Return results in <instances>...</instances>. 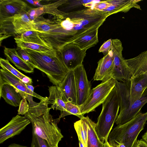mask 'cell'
I'll list each match as a JSON object with an SVG mask.
<instances>
[{
  "label": "cell",
  "instance_id": "cell-1",
  "mask_svg": "<svg viewBox=\"0 0 147 147\" xmlns=\"http://www.w3.org/2000/svg\"><path fill=\"white\" fill-rule=\"evenodd\" d=\"M108 17L103 11L91 8L66 12L61 18H53L54 26L51 31L38 34L47 46L57 51L83 34L98 29Z\"/></svg>",
  "mask_w": 147,
  "mask_h": 147
},
{
  "label": "cell",
  "instance_id": "cell-2",
  "mask_svg": "<svg viewBox=\"0 0 147 147\" xmlns=\"http://www.w3.org/2000/svg\"><path fill=\"white\" fill-rule=\"evenodd\" d=\"M48 105L47 98L36 106L29 107L25 116L30 121L32 129L38 136L46 140L51 147H58L63 137L57 124L60 118H53Z\"/></svg>",
  "mask_w": 147,
  "mask_h": 147
},
{
  "label": "cell",
  "instance_id": "cell-3",
  "mask_svg": "<svg viewBox=\"0 0 147 147\" xmlns=\"http://www.w3.org/2000/svg\"><path fill=\"white\" fill-rule=\"evenodd\" d=\"M37 67L45 73L54 86H60L69 71L60 57H53L28 49H24Z\"/></svg>",
  "mask_w": 147,
  "mask_h": 147
},
{
  "label": "cell",
  "instance_id": "cell-4",
  "mask_svg": "<svg viewBox=\"0 0 147 147\" xmlns=\"http://www.w3.org/2000/svg\"><path fill=\"white\" fill-rule=\"evenodd\" d=\"M102 105L101 111L96 123V129L99 138L104 143L108 140L120 107L119 99L115 86Z\"/></svg>",
  "mask_w": 147,
  "mask_h": 147
},
{
  "label": "cell",
  "instance_id": "cell-5",
  "mask_svg": "<svg viewBox=\"0 0 147 147\" xmlns=\"http://www.w3.org/2000/svg\"><path fill=\"white\" fill-rule=\"evenodd\" d=\"M147 121V112H140L130 121L114 128L108 136V142L109 144L122 143L127 147H133Z\"/></svg>",
  "mask_w": 147,
  "mask_h": 147
},
{
  "label": "cell",
  "instance_id": "cell-6",
  "mask_svg": "<svg viewBox=\"0 0 147 147\" xmlns=\"http://www.w3.org/2000/svg\"><path fill=\"white\" fill-rule=\"evenodd\" d=\"M120 105H131L139 99L147 88V71L123 82L116 80Z\"/></svg>",
  "mask_w": 147,
  "mask_h": 147
},
{
  "label": "cell",
  "instance_id": "cell-7",
  "mask_svg": "<svg viewBox=\"0 0 147 147\" xmlns=\"http://www.w3.org/2000/svg\"><path fill=\"white\" fill-rule=\"evenodd\" d=\"M34 23L26 13L0 21L1 42L10 36L16 37L28 31L35 30Z\"/></svg>",
  "mask_w": 147,
  "mask_h": 147
},
{
  "label": "cell",
  "instance_id": "cell-8",
  "mask_svg": "<svg viewBox=\"0 0 147 147\" xmlns=\"http://www.w3.org/2000/svg\"><path fill=\"white\" fill-rule=\"evenodd\" d=\"M115 82L116 80L111 78L102 82L91 89L87 99L82 105L79 106L82 115L84 116L86 114L95 111L96 108L102 104L115 87Z\"/></svg>",
  "mask_w": 147,
  "mask_h": 147
},
{
  "label": "cell",
  "instance_id": "cell-9",
  "mask_svg": "<svg viewBox=\"0 0 147 147\" xmlns=\"http://www.w3.org/2000/svg\"><path fill=\"white\" fill-rule=\"evenodd\" d=\"M112 41L113 68L111 78L121 82L129 80L132 76L126 60L123 56L122 42L118 39H113Z\"/></svg>",
  "mask_w": 147,
  "mask_h": 147
},
{
  "label": "cell",
  "instance_id": "cell-10",
  "mask_svg": "<svg viewBox=\"0 0 147 147\" xmlns=\"http://www.w3.org/2000/svg\"><path fill=\"white\" fill-rule=\"evenodd\" d=\"M5 84H9L13 86L21 94L22 98H26L28 101L29 107L36 106L38 103L33 100V96L40 101L48 98L43 97L34 92L28 89L26 85L21 82L17 77L7 70L2 68L0 70V85Z\"/></svg>",
  "mask_w": 147,
  "mask_h": 147
},
{
  "label": "cell",
  "instance_id": "cell-11",
  "mask_svg": "<svg viewBox=\"0 0 147 147\" xmlns=\"http://www.w3.org/2000/svg\"><path fill=\"white\" fill-rule=\"evenodd\" d=\"M86 51L82 49L76 44L71 43L66 45L56 51L66 67L71 70H74L82 64Z\"/></svg>",
  "mask_w": 147,
  "mask_h": 147
},
{
  "label": "cell",
  "instance_id": "cell-12",
  "mask_svg": "<svg viewBox=\"0 0 147 147\" xmlns=\"http://www.w3.org/2000/svg\"><path fill=\"white\" fill-rule=\"evenodd\" d=\"M75 76L77 105H82L89 96L91 90L90 81L88 79L83 65L82 64L74 70Z\"/></svg>",
  "mask_w": 147,
  "mask_h": 147
},
{
  "label": "cell",
  "instance_id": "cell-13",
  "mask_svg": "<svg viewBox=\"0 0 147 147\" xmlns=\"http://www.w3.org/2000/svg\"><path fill=\"white\" fill-rule=\"evenodd\" d=\"M147 103V88L140 98L131 105L120 106V111L115 123L117 125L130 121L140 112L142 108Z\"/></svg>",
  "mask_w": 147,
  "mask_h": 147
},
{
  "label": "cell",
  "instance_id": "cell-14",
  "mask_svg": "<svg viewBox=\"0 0 147 147\" xmlns=\"http://www.w3.org/2000/svg\"><path fill=\"white\" fill-rule=\"evenodd\" d=\"M32 8L21 0H0V21L27 13Z\"/></svg>",
  "mask_w": 147,
  "mask_h": 147
},
{
  "label": "cell",
  "instance_id": "cell-15",
  "mask_svg": "<svg viewBox=\"0 0 147 147\" xmlns=\"http://www.w3.org/2000/svg\"><path fill=\"white\" fill-rule=\"evenodd\" d=\"M31 123L26 117L17 115L0 130V143L19 134Z\"/></svg>",
  "mask_w": 147,
  "mask_h": 147
},
{
  "label": "cell",
  "instance_id": "cell-16",
  "mask_svg": "<svg viewBox=\"0 0 147 147\" xmlns=\"http://www.w3.org/2000/svg\"><path fill=\"white\" fill-rule=\"evenodd\" d=\"M67 0H60L48 4L41 6L36 8H32L27 13L30 20H34L42 14L46 13L52 15L54 17H62L66 12L61 11L58 8L66 3Z\"/></svg>",
  "mask_w": 147,
  "mask_h": 147
},
{
  "label": "cell",
  "instance_id": "cell-17",
  "mask_svg": "<svg viewBox=\"0 0 147 147\" xmlns=\"http://www.w3.org/2000/svg\"><path fill=\"white\" fill-rule=\"evenodd\" d=\"M63 100L65 102H69L77 105L76 81L74 70H69L61 85Z\"/></svg>",
  "mask_w": 147,
  "mask_h": 147
},
{
  "label": "cell",
  "instance_id": "cell-18",
  "mask_svg": "<svg viewBox=\"0 0 147 147\" xmlns=\"http://www.w3.org/2000/svg\"><path fill=\"white\" fill-rule=\"evenodd\" d=\"M113 68V59L111 50L98 62L94 80L105 82L111 79Z\"/></svg>",
  "mask_w": 147,
  "mask_h": 147
},
{
  "label": "cell",
  "instance_id": "cell-19",
  "mask_svg": "<svg viewBox=\"0 0 147 147\" xmlns=\"http://www.w3.org/2000/svg\"><path fill=\"white\" fill-rule=\"evenodd\" d=\"M108 1L110 4L109 6L102 11L106 13L108 16L118 12H127L132 8L141 9L138 4L142 1L141 0H115Z\"/></svg>",
  "mask_w": 147,
  "mask_h": 147
},
{
  "label": "cell",
  "instance_id": "cell-20",
  "mask_svg": "<svg viewBox=\"0 0 147 147\" xmlns=\"http://www.w3.org/2000/svg\"><path fill=\"white\" fill-rule=\"evenodd\" d=\"M125 60L132 78L147 71V50L134 57Z\"/></svg>",
  "mask_w": 147,
  "mask_h": 147
},
{
  "label": "cell",
  "instance_id": "cell-21",
  "mask_svg": "<svg viewBox=\"0 0 147 147\" xmlns=\"http://www.w3.org/2000/svg\"><path fill=\"white\" fill-rule=\"evenodd\" d=\"M1 97L7 103L14 107L19 106L22 98L13 86L8 84L0 85V98Z\"/></svg>",
  "mask_w": 147,
  "mask_h": 147
},
{
  "label": "cell",
  "instance_id": "cell-22",
  "mask_svg": "<svg viewBox=\"0 0 147 147\" xmlns=\"http://www.w3.org/2000/svg\"><path fill=\"white\" fill-rule=\"evenodd\" d=\"M48 88L49 94L48 97V104H51V109L59 110L61 112L65 111V102L63 100L60 87L54 85Z\"/></svg>",
  "mask_w": 147,
  "mask_h": 147
},
{
  "label": "cell",
  "instance_id": "cell-23",
  "mask_svg": "<svg viewBox=\"0 0 147 147\" xmlns=\"http://www.w3.org/2000/svg\"><path fill=\"white\" fill-rule=\"evenodd\" d=\"M4 52L7 59L13 63L18 69L27 73L34 72V68L20 57L16 49L5 47Z\"/></svg>",
  "mask_w": 147,
  "mask_h": 147
},
{
  "label": "cell",
  "instance_id": "cell-24",
  "mask_svg": "<svg viewBox=\"0 0 147 147\" xmlns=\"http://www.w3.org/2000/svg\"><path fill=\"white\" fill-rule=\"evenodd\" d=\"M98 29L90 31L76 39L73 42L82 49L87 50L98 42Z\"/></svg>",
  "mask_w": 147,
  "mask_h": 147
},
{
  "label": "cell",
  "instance_id": "cell-25",
  "mask_svg": "<svg viewBox=\"0 0 147 147\" xmlns=\"http://www.w3.org/2000/svg\"><path fill=\"white\" fill-rule=\"evenodd\" d=\"M14 39L18 47L24 49H30L53 57L57 56L56 51L47 46L24 42L16 37L14 38Z\"/></svg>",
  "mask_w": 147,
  "mask_h": 147
},
{
  "label": "cell",
  "instance_id": "cell-26",
  "mask_svg": "<svg viewBox=\"0 0 147 147\" xmlns=\"http://www.w3.org/2000/svg\"><path fill=\"white\" fill-rule=\"evenodd\" d=\"M88 125L87 147H103L104 143L99 138L96 129V123L88 116L84 117Z\"/></svg>",
  "mask_w": 147,
  "mask_h": 147
},
{
  "label": "cell",
  "instance_id": "cell-27",
  "mask_svg": "<svg viewBox=\"0 0 147 147\" xmlns=\"http://www.w3.org/2000/svg\"><path fill=\"white\" fill-rule=\"evenodd\" d=\"M74 126L79 140L82 142L84 147H87L88 125L84 117L74 123Z\"/></svg>",
  "mask_w": 147,
  "mask_h": 147
},
{
  "label": "cell",
  "instance_id": "cell-28",
  "mask_svg": "<svg viewBox=\"0 0 147 147\" xmlns=\"http://www.w3.org/2000/svg\"><path fill=\"white\" fill-rule=\"evenodd\" d=\"M34 29L39 33H47L52 30L54 27L53 20L47 19L42 16H40L35 20Z\"/></svg>",
  "mask_w": 147,
  "mask_h": 147
},
{
  "label": "cell",
  "instance_id": "cell-29",
  "mask_svg": "<svg viewBox=\"0 0 147 147\" xmlns=\"http://www.w3.org/2000/svg\"><path fill=\"white\" fill-rule=\"evenodd\" d=\"M16 37L24 42L47 46L39 37L38 32L35 30L28 31Z\"/></svg>",
  "mask_w": 147,
  "mask_h": 147
},
{
  "label": "cell",
  "instance_id": "cell-30",
  "mask_svg": "<svg viewBox=\"0 0 147 147\" xmlns=\"http://www.w3.org/2000/svg\"><path fill=\"white\" fill-rule=\"evenodd\" d=\"M66 111H65L61 112L59 118L64 117L69 115H75L80 119L83 118L84 116L82 114L79 106L75 105L69 102H65Z\"/></svg>",
  "mask_w": 147,
  "mask_h": 147
},
{
  "label": "cell",
  "instance_id": "cell-31",
  "mask_svg": "<svg viewBox=\"0 0 147 147\" xmlns=\"http://www.w3.org/2000/svg\"><path fill=\"white\" fill-rule=\"evenodd\" d=\"M0 65L2 69L7 70L17 77L21 81L22 78L26 76L14 67L7 59L2 58L0 59Z\"/></svg>",
  "mask_w": 147,
  "mask_h": 147
},
{
  "label": "cell",
  "instance_id": "cell-32",
  "mask_svg": "<svg viewBox=\"0 0 147 147\" xmlns=\"http://www.w3.org/2000/svg\"><path fill=\"white\" fill-rule=\"evenodd\" d=\"M30 147H51L45 140L38 136L32 129V141Z\"/></svg>",
  "mask_w": 147,
  "mask_h": 147
},
{
  "label": "cell",
  "instance_id": "cell-33",
  "mask_svg": "<svg viewBox=\"0 0 147 147\" xmlns=\"http://www.w3.org/2000/svg\"><path fill=\"white\" fill-rule=\"evenodd\" d=\"M16 49L18 55L20 57L34 68L37 69V67L35 63L24 49L18 47Z\"/></svg>",
  "mask_w": 147,
  "mask_h": 147
},
{
  "label": "cell",
  "instance_id": "cell-34",
  "mask_svg": "<svg viewBox=\"0 0 147 147\" xmlns=\"http://www.w3.org/2000/svg\"><path fill=\"white\" fill-rule=\"evenodd\" d=\"M113 47L112 39H110L105 42L100 47L99 52L102 53L104 56L108 54Z\"/></svg>",
  "mask_w": 147,
  "mask_h": 147
},
{
  "label": "cell",
  "instance_id": "cell-35",
  "mask_svg": "<svg viewBox=\"0 0 147 147\" xmlns=\"http://www.w3.org/2000/svg\"><path fill=\"white\" fill-rule=\"evenodd\" d=\"M27 100L26 98H22L18 110V115H25L28 111L29 107Z\"/></svg>",
  "mask_w": 147,
  "mask_h": 147
},
{
  "label": "cell",
  "instance_id": "cell-36",
  "mask_svg": "<svg viewBox=\"0 0 147 147\" xmlns=\"http://www.w3.org/2000/svg\"><path fill=\"white\" fill-rule=\"evenodd\" d=\"M109 5L108 1H100L96 3L94 5L93 8L98 11H102L106 9Z\"/></svg>",
  "mask_w": 147,
  "mask_h": 147
},
{
  "label": "cell",
  "instance_id": "cell-37",
  "mask_svg": "<svg viewBox=\"0 0 147 147\" xmlns=\"http://www.w3.org/2000/svg\"><path fill=\"white\" fill-rule=\"evenodd\" d=\"M133 147H147V144L142 139L137 140Z\"/></svg>",
  "mask_w": 147,
  "mask_h": 147
},
{
  "label": "cell",
  "instance_id": "cell-38",
  "mask_svg": "<svg viewBox=\"0 0 147 147\" xmlns=\"http://www.w3.org/2000/svg\"><path fill=\"white\" fill-rule=\"evenodd\" d=\"M21 82L26 85H31L32 83V79L26 76L22 78Z\"/></svg>",
  "mask_w": 147,
  "mask_h": 147
},
{
  "label": "cell",
  "instance_id": "cell-39",
  "mask_svg": "<svg viewBox=\"0 0 147 147\" xmlns=\"http://www.w3.org/2000/svg\"><path fill=\"white\" fill-rule=\"evenodd\" d=\"M42 1V0H25V1L34 5H40V2Z\"/></svg>",
  "mask_w": 147,
  "mask_h": 147
},
{
  "label": "cell",
  "instance_id": "cell-40",
  "mask_svg": "<svg viewBox=\"0 0 147 147\" xmlns=\"http://www.w3.org/2000/svg\"><path fill=\"white\" fill-rule=\"evenodd\" d=\"M109 145L111 147H127L124 144L122 143L111 144Z\"/></svg>",
  "mask_w": 147,
  "mask_h": 147
},
{
  "label": "cell",
  "instance_id": "cell-41",
  "mask_svg": "<svg viewBox=\"0 0 147 147\" xmlns=\"http://www.w3.org/2000/svg\"><path fill=\"white\" fill-rule=\"evenodd\" d=\"M8 147H28L26 146L21 145L16 143H12L10 144Z\"/></svg>",
  "mask_w": 147,
  "mask_h": 147
},
{
  "label": "cell",
  "instance_id": "cell-42",
  "mask_svg": "<svg viewBox=\"0 0 147 147\" xmlns=\"http://www.w3.org/2000/svg\"><path fill=\"white\" fill-rule=\"evenodd\" d=\"M142 139L147 144V130L142 136Z\"/></svg>",
  "mask_w": 147,
  "mask_h": 147
},
{
  "label": "cell",
  "instance_id": "cell-43",
  "mask_svg": "<svg viewBox=\"0 0 147 147\" xmlns=\"http://www.w3.org/2000/svg\"><path fill=\"white\" fill-rule=\"evenodd\" d=\"M27 87L32 91L34 92V87L31 85H26Z\"/></svg>",
  "mask_w": 147,
  "mask_h": 147
},
{
  "label": "cell",
  "instance_id": "cell-44",
  "mask_svg": "<svg viewBox=\"0 0 147 147\" xmlns=\"http://www.w3.org/2000/svg\"><path fill=\"white\" fill-rule=\"evenodd\" d=\"M103 147H111L109 145L108 141L105 142L104 143Z\"/></svg>",
  "mask_w": 147,
  "mask_h": 147
},
{
  "label": "cell",
  "instance_id": "cell-45",
  "mask_svg": "<svg viewBox=\"0 0 147 147\" xmlns=\"http://www.w3.org/2000/svg\"><path fill=\"white\" fill-rule=\"evenodd\" d=\"M79 147H84V145L82 143V142L80 140H79Z\"/></svg>",
  "mask_w": 147,
  "mask_h": 147
}]
</instances>
